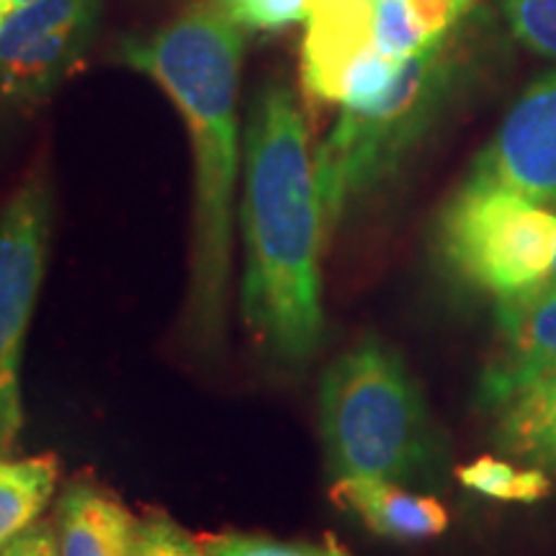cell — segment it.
<instances>
[{"instance_id":"21","label":"cell","mask_w":556,"mask_h":556,"mask_svg":"<svg viewBox=\"0 0 556 556\" xmlns=\"http://www.w3.org/2000/svg\"><path fill=\"white\" fill-rule=\"evenodd\" d=\"M29 3H34V0H13V5H16V9H24V5H29Z\"/></svg>"},{"instance_id":"2","label":"cell","mask_w":556,"mask_h":556,"mask_svg":"<svg viewBox=\"0 0 556 556\" xmlns=\"http://www.w3.org/2000/svg\"><path fill=\"white\" fill-rule=\"evenodd\" d=\"M245 39L212 0L191 5L150 37L129 39L122 58L157 83L189 127L193 150L191 270L186 336L199 353L225 345L232 283L235 191L240 176L238 90Z\"/></svg>"},{"instance_id":"17","label":"cell","mask_w":556,"mask_h":556,"mask_svg":"<svg viewBox=\"0 0 556 556\" xmlns=\"http://www.w3.org/2000/svg\"><path fill=\"white\" fill-rule=\"evenodd\" d=\"M497 5L528 50L556 60V0H497Z\"/></svg>"},{"instance_id":"19","label":"cell","mask_w":556,"mask_h":556,"mask_svg":"<svg viewBox=\"0 0 556 556\" xmlns=\"http://www.w3.org/2000/svg\"><path fill=\"white\" fill-rule=\"evenodd\" d=\"M0 556H60L58 528L47 520H37L24 533H18L11 544L0 548Z\"/></svg>"},{"instance_id":"10","label":"cell","mask_w":556,"mask_h":556,"mask_svg":"<svg viewBox=\"0 0 556 556\" xmlns=\"http://www.w3.org/2000/svg\"><path fill=\"white\" fill-rule=\"evenodd\" d=\"M137 518L93 479H73L58 503L60 556H129Z\"/></svg>"},{"instance_id":"1","label":"cell","mask_w":556,"mask_h":556,"mask_svg":"<svg viewBox=\"0 0 556 556\" xmlns=\"http://www.w3.org/2000/svg\"><path fill=\"white\" fill-rule=\"evenodd\" d=\"M242 325L278 368L307 366L323 343L319 253L325 242L315 155L287 83L255 93L242 142Z\"/></svg>"},{"instance_id":"5","label":"cell","mask_w":556,"mask_h":556,"mask_svg":"<svg viewBox=\"0 0 556 556\" xmlns=\"http://www.w3.org/2000/svg\"><path fill=\"white\" fill-rule=\"evenodd\" d=\"M443 266L469 289L500 299L544 283L556 261V208L467 180L438 219Z\"/></svg>"},{"instance_id":"16","label":"cell","mask_w":556,"mask_h":556,"mask_svg":"<svg viewBox=\"0 0 556 556\" xmlns=\"http://www.w3.org/2000/svg\"><path fill=\"white\" fill-rule=\"evenodd\" d=\"M225 16L248 31H278L307 24L312 0H212Z\"/></svg>"},{"instance_id":"3","label":"cell","mask_w":556,"mask_h":556,"mask_svg":"<svg viewBox=\"0 0 556 556\" xmlns=\"http://www.w3.org/2000/svg\"><path fill=\"white\" fill-rule=\"evenodd\" d=\"M319 433L332 479H387L433 490L448 475V446L420 387L392 348L364 338L325 371Z\"/></svg>"},{"instance_id":"4","label":"cell","mask_w":556,"mask_h":556,"mask_svg":"<svg viewBox=\"0 0 556 556\" xmlns=\"http://www.w3.org/2000/svg\"><path fill=\"white\" fill-rule=\"evenodd\" d=\"M456 41L451 31L430 50L402 62L384 93L340 111L315 152L325 238L397 176L454 101L467 73V54Z\"/></svg>"},{"instance_id":"20","label":"cell","mask_w":556,"mask_h":556,"mask_svg":"<svg viewBox=\"0 0 556 556\" xmlns=\"http://www.w3.org/2000/svg\"><path fill=\"white\" fill-rule=\"evenodd\" d=\"M11 11H16V5H13V0H0V13H3V16H9Z\"/></svg>"},{"instance_id":"23","label":"cell","mask_w":556,"mask_h":556,"mask_svg":"<svg viewBox=\"0 0 556 556\" xmlns=\"http://www.w3.org/2000/svg\"><path fill=\"white\" fill-rule=\"evenodd\" d=\"M3 18H5V16H3V13H0V26H3Z\"/></svg>"},{"instance_id":"11","label":"cell","mask_w":556,"mask_h":556,"mask_svg":"<svg viewBox=\"0 0 556 556\" xmlns=\"http://www.w3.org/2000/svg\"><path fill=\"white\" fill-rule=\"evenodd\" d=\"M99 21H83L31 39L0 62V101L31 106L45 101L78 65Z\"/></svg>"},{"instance_id":"12","label":"cell","mask_w":556,"mask_h":556,"mask_svg":"<svg viewBox=\"0 0 556 556\" xmlns=\"http://www.w3.org/2000/svg\"><path fill=\"white\" fill-rule=\"evenodd\" d=\"M492 443L500 454L526 467L556 471V374L539 381L497 413H492Z\"/></svg>"},{"instance_id":"13","label":"cell","mask_w":556,"mask_h":556,"mask_svg":"<svg viewBox=\"0 0 556 556\" xmlns=\"http://www.w3.org/2000/svg\"><path fill=\"white\" fill-rule=\"evenodd\" d=\"M58 484L54 456L26 462L0 458V548L41 520Z\"/></svg>"},{"instance_id":"18","label":"cell","mask_w":556,"mask_h":556,"mask_svg":"<svg viewBox=\"0 0 556 556\" xmlns=\"http://www.w3.org/2000/svg\"><path fill=\"white\" fill-rule=\"evenodd\" d=\"M129 556H204V548L168 513L150 510L135 523Z\"/></svg>"},{"instance_id":"22","label":"cell","mask_w":556,"mask_h":556,"mask_svg":"<svg viewBox=\"0 0 556 556\" xmlns=\"http://www.w3.org/2000/svg\"><path fill=\"white\" fill-rule=\"evenodd\" d=\"M546 281H552V283H556V261H554V268H552V274H548V278Z\"/></svg>"},{"instance_id":"6","label":"cell","mask_w":556,"mask_h":556,"mask_svg":"<svg viewBox=\"0 0 556 556\" xmlns=\"http://www.w3.org/2000/svg\"><path fill=\"white\" fill-rule=\"evenodd\" d=\"M52 238V191L29 176L0 208V458L24 428L21 364L29 323L45 281Z\"/></svg>"},{"instance_id":"9","label":"cell","mask_w":556,"mask_h":556,"mask_svg":"<svg viewBox=\"0 0 556 556\" xmlns=\"http://www.w3.org/2000/svg\"><path fill=\"white\" fill-rule=\"evenodd\" d=\"M330 495L381 539L426 541L448 528V510L433 495L387 479H336Z\"/></svg>"},{"instance_id":"7","label":"cell","mask_w":556,"mask_h":556,"mask_svg":"<svg viewBox=\"0 0 556 556\" xmlns=\"http://www.w3.org/2000/svg\"><path fill=\"white\" fill-rule=\"evenodd\" d=\"M469 180L556 208V70L533 80L513 103L475 160Z\"/></svg>"},{"instance_id":"14","label":"cell","mask_w":556,"mask_h":556,"mask_svg":"<svg viewBox=\"0 0 556 556\" xmlns=\"http://www.w3.org/2000/svg\"><path fill=\"white\" fill-rule=\"evenodd\" d=\"M467 490L503 503H539L552 495L554 484L548 471L539 467H516L503 458L482 456L456 471Z\"/></svg>"},{"instance_id":"8","label":"cell","mask_w":556,"mask_h":556,"mask_svg":"<svg viewBox=\"0 0 556 556\" xmlns=\"http://www.w3.org/2000/svg\"><path fill=\"white\" fill-rule=\"evenodd\" d=\"M495 332L477 387L479 407L490 415L556 374V283L500 299Z\"/></svg>"},{"instance_id":"15","label":"cell","mask_w":556,"mask_h":556,"mask_svg":"<svg viewBox=\"0 0 556 556\" xmlns=\"http://www.w3.org/2000/svg\"><path fill=\"white\" fill-rule=\"evenodd\" d=\"M204 556H351L336 536L323 541H287L266 533H217L201 539Z\"/></svg>"}]
</instances>
